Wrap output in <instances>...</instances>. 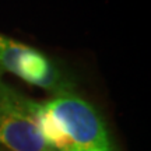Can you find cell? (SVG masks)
Here are the masks:
<instances>
[{
    "label": "cell",
    "instance_id": "1",
    "mask_svg": "<svg viewBox=\"0 0 151 151\" xmlns=\"http://www.w3.org/2000/svg\"><path fill=\"white\" fill-rule=\"evenodd\" d=\"M38 108L0 80V143L11 151H52L39 132Z\"/></svg>",
    "mask_w": 151,
    "mask_h": 151
},
{
    "label": "cell",
    "instance_id": "2",
    "mask_svg": "<svg viewBox=\"0 0 151 151\" xmlns=\"http://www.w3.org/2000/svg\"><path fill=\"white\" fill-rule=\"evenodd\" d=\"M59 123L73 148H98L109 151L106 129L97 111L70 92H60L43 104Z\"/></svg>",
    "mask_w": 151,
    "mask_h": 151
},
{
    "label": "cell",
    "instance_id": "3",
    "mask_svg": "<svg viewBox=\"0 0 151 151\" xmlns=\"http://www.w3.org/2000/svg\"><path fill=\"white\" fill-rule=\"evenodd\" d=\"M0 71H10L29 84L56 90L60 86L58 70L42 53L0 35Z\"/></svg>",
    "mask_w": 151,
    "mask_h": 151
},
{
    "label": "cell",
    "instance_id": "4",
    "mask_svg": "<svg viewBox=\"0 0 151 151\" xmlns=\"http://www.w3.org/2000/svg\"><path fill=\"white\" fill-rule=\"evenodd\" d=\"M69 151H104V150H98V148H71Z\"/></svg>",
    "mask_w": 151,
    "mask_h": 151
}]
</instances>
